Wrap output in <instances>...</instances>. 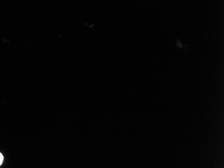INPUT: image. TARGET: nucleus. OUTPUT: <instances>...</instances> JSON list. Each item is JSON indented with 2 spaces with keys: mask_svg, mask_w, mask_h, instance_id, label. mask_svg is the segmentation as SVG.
<instances>
[{
  "mask_svg": "<svg viewBox=\"0 0 224 168\" xmlns=\"http://www.w3.org/2000/svg\"><path fill=\"white\" fill-rule=\"evenodd\" d=\"M3 161V156L2 154L0 153V166L2 164Z\"/></svg>",
  "mask_w": 224,
  "mask_h": 168,
  "instance_id": "f257e3e1",
  "label": "nucleus"
}]
</instances>
